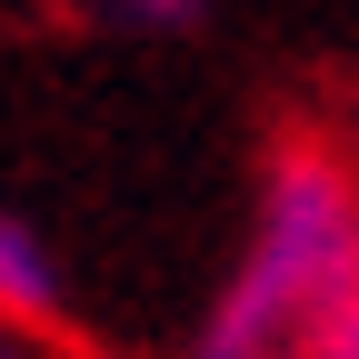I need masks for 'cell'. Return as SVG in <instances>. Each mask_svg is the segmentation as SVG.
<instances>
[{
  "label": "cell",
  "instance_id": "3",
  "mask_svg": "<svg viewBox=\"0 0 359 359\" xmlns=\"http://www.w3.org/2000/svg\"><path fill=\"white\" fill-rule=\"evenodd\" d=\"M100 20L140 30V40H190V30H210V0H100Z\"/></svg>",
  "mask_w": 359,
  "mask_h": 359
},
{
  "label": "cell",
  "instance_id": "2",
  "mask_svg": "<svg viewBox=\"0 0 359 359\" xmlns=\"http://www.w3.org/2000/svg\"><path fill=\"white\" fill-rule=\"evenodd\" d=\"M60 309H70V290H60V259H50V240H40L30 219H11V210H0V320L60 330Z\"/></svg>",
  "mask_w": 359,
  "mask_h": 359
},
{
  "label": "cell",
  "instance_id": "4",
  "mask_svg": "<svg viewBox=\"0 0 359 359\" xmlns=\"http://www.w3.org/2000/svg\"><path fill=\"white\" fill-rule=\"evenodd\" d=\"M0 359H70L60 330H30V320H0Z\"/></svg>",
  "mask_w": 359,
  "mask_h": 359
},
{
  "label": "cell",
  "instance_id": "1",
  "mask_svg": "<svg viewBox=\"0 0 359 359\" xmlns=\"http://www.w3.org/2000/svg\"><path fill=\"white\" fill-rule=\"evenodd\" d=\"M359 299V160L330 130H269L250 240L219 280L190 359H309L320 330Z\"/></svg>",
  "mask_w": 359,
  "mask_h": 359
},
{
  "label": "cell",
  "instance_id": "5",
  "mask_svg": "<svg viewBox=\"0 0 359 359\" xmlns=\"http://www.w3.org/2000/svg\"><path fill=\"white\" fill-rule=\"evenodd\" d=\"M309 359H359V299H349V309H339V320L320 330V349H309Z\"/></svg>",
  "mask_w": 359,
  "mask_h": 359
}]
</instances>
